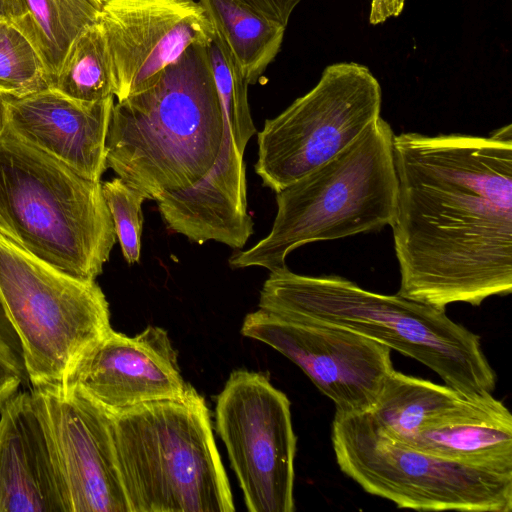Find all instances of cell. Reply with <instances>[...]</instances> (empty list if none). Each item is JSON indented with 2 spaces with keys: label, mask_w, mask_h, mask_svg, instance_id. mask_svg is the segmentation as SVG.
I'll use <instances>...</instances> for the list:
<instances>
[{
  "label": "cell",
  "mask_w": 512,
  "mask_h": 512,
  "mask_svg": "<svg viewBox=\"0 0 512 512\" xmlns=\"http://www.w3.org/2000/svg\"><path fill=\"white\" fill-rule=\"evenodd\" d=\"M331 442L346 476L399 508L512 511V474L446 460L398 442L368 412H335Z\"/></svg>",
  "instance_id": "cell-7"
},
{
  "label": "cell",
  "mask_w": 512,
  "mask_h": 512,
  "mask_svg": "<svg viewBox=\"0 0 512 512\" xmlns=\"http://www.w3.org/2000/svg\"><path fill=\"white\" fill-rule=\"evenodd\" d=\"M0 234L81 281H95L116 242L102 182L87 179L4 130Z\"/></svg>",
  "instance_id": "cell-4"
},
{
  "label": "cell",
  "mask_w": 512,
  "mask_h": 512,
  "mask_svg": "<svg viewBox=\"0 0 512 512\" xmlns=\"http://www.w3.org/2000/svg\"><path fill=\"white\" fill-rule=\"evenodd\" d=\"M406 0H371L369 22L377 25L403 11Z\"/></svg>",
  "instance_id": "cell-27"
},
{
  "label": "cell",
  "mask_w": 512,
  "mask_h": 512,
  "mask_svg": "<svg viewBox=\"0 0 512 512\" xmlns=\"http://www.w3.org/2000/svg\"><path fill=\"white\" fill-rule=\"evenodd\" d=\"M98 23L117 101L153 85L190 47L210 44L215 34L195 0H105Z\"/></svg>",
  "instance_id": "cell-13"
},
{
  "label": "cell",
  "mask_w": 512,
  "mask_h": 512,
  "mask_svg": "<svg viewBox=\"0 0 512 512\" xmlns=\"http://www.w3.org/2000/svg\"><path fill=\"white\" fill-rule=\"evenodd\" d=\"M0 512H65L30 392H17L0 410Z\"/></svg>",
  "instance_id": "cell-17"
},
{
  "label": "cell",
  "mask_w": 512,
  "mask_h": 512,
  "mask_svg": "<svg viewBox=\"0 0 512 512\" xmlns=\"http://www.w3.org/2000/svg\"><path fill=\"white\" fill-rule=\"evenodd\" d=\"M114 97L85 103L52 89L25 96L2 95L3 130L79 173L101 181Z\"/></svg>",
  "instance_id": "cell-15"
},
{
  "label": "cell",
  "mask_w": 512,
  "mask_h": 512,
  "mask_svg": "<svg viewBox=\"0 0 512 512\" xmlns=\"http://www.w3.org/2000/svg\"><path fill=\"white\" fill-rule=\"evenodd\" d=\"M0 304L21 343L34 386H59L77 359L111 330L96 281L70 277L0 234Z\"/></svg>",
  "instance_id": "cell-8"
},
{
  "label": "cell",
  "mask_w": 512,
  "mask_h": 512,
  "mask_svg": "<svg viewBox=\"0 0 512 512\" xmlns=\"http://www.w3.org/2000/svg\"><path fill=\"white\" fill-rule=\"evenodd\" d=\"M290 401L261 373L233 371L217 397L216 430L250 512H293L297 437Z\"/></svg>",
  "instance_id": "cell-10"
},
{
  "label": "cell",
  "mask_w": 512,
  "mask_h": 512,
  "mask_svg": "<svg viewBox=\"0 0 512 512\" xmlns=\"http://www.w3.org/2000/svg\"><path fill=\"white\" fill-rule=\"evenodd\" d=\"M1 20H7L8 21L7 0H0V21Z\"/></svg>",
  "instance_id": "cell-29"
},
{
  "label": "cell",
  "mask_w": 512,
  "mask_h": 512,
  "mask_svg": "<svg viewBox=\"0 0 512 512\" xmlns=\"http://www.w3.org/2000/svg\"><path fill=\"white\" fill-rule=\"evenodd\" d=\"M65 512H130L111 434V413L78 390L34 386Z\"/></svg>",
  "instance_id": "cell-11"
},
{
  "label": "cell",
  "mask_w": 512,
  "mask_h": 512,
  "mask_svg": "<svg viewBox=\"0 0 512 512\" xmlns=\"http://www.w3.org/2000/svg\"><path fill=\"white\" fill-rule=\"evenodd\" d=\"M378 80L361 64L327 66L318 83L258 133L255 171L279 192L328 162L380 117Z\"/></svg>",
  "instance_id": "cell-9"
},
{
  "label": "cell",
  "mask_w": 512,
  "mask_h": 512,
  "mask_svg": "<svg viewBox=\"0 0 512 512\" xmlns=\"http://www.w3.org/2000/svg\"><path fill=\"white\" fill-rule=\"evenodd\" d=\"M464 397L447 385L394 369L384 381L376 403L368 413L387 436L409 444L430 421Z\"/></svg>",
  "instance_id": "cell-20"
},
{
  "label": "cell",
  "mask_w": 512,
  "mask_h": 512,
  "mask_svg": "<svg viewBox=\"0 0 512 512\" xmlns=\"http://www.w3.org/2000/svg\"><path fill=\"white\" fill-rule=\"evenodd\" d=\"M3 130V121H2V94L0 93V133Z\"/></svg>",
  "instance_id": "cell-30"
},
{
  "label": "cell",
  "mask_w": 512,
  "mask_h": 512,
  "mask_svg": "<svg viewBox=\"0 0 512 512\" xmlns=\"http://www.w3.org/2000/svg\"><path fill=\"white\" fill-rule=\"evenodd\" d=\"M59 386L78 390L117 414L181 397L191 385L182 377L167 331L149 325L133 337L112 329L77 359Z\"/></svg>",
  "instance_id": "cell-14"
},
{
  "label": "cell",
  "mask_w": 512,
  "mask_h": 512,
  "mask_svg": "<svg viewBox=\"0 0 512 512\" xmlns=\"http://www.w3.org/2000/svg\"><path fill=\"white\" fill-rule=\"evenodd\" d=\"M243 157L231 131L225 129L221 152L210 172L193 187L157 201L168 228L197 244L213 240L242 249L253 234Z\"/></svg>",
  "instance_id": "cell-16"
},
{
  "label": "cell",
  "mask_w": 512,
  "mask_h": 512,
  "mask_svg": "<svg viewBox=\"0 0 512 512\" xmlns=\"http://www.w3.org/2000/svg\"><path fill=\"white\" fill-rule=\"evenodd\" d=\"M234 53L248 85L279 53L286 27L239 0H198Z\"/></svg>",
  "instance_id": "cell-21"
},
{
  "label": "cell",
  "mask_w": 512,
  "mask_h": 512,
  "mask_svg": "<svg viewBox=\"0 0 512 512\" xmlns=\"http://www.w3.org/2000/svg\"><path fill=\"white\" fill-rule=\"evenodd\" d=\"M259 309L358 333L409 356L466 397L493 393L497 376L480 336L445 309L361 288L340 276H307L287 266L270 271Z\"/></svg>",
  "instance_id": "cell-3"
},
{
  "label": "cell",
  "mask_w": 512,
  "mask_h": 512,
  "mask_svg": "<svg viewBox=\"0 0 512 512\" xmlns=\"http://www.w3.org/2000/svg\"><path fill=\"white\" fill-rule=\"evenodd\" d=\"M398 295L445 309L512 292V125L394 135Z\"/></svg>",
  "instance_id": "cell-1"
},
{
  "label": "cell",
  "mask_w": 512,
  "mask_h": 512,
  "mask_svg": "<svg viewBox=\"0 0 512 512\" xmlns=\"http://www.w3.org/2000/svg\"><path fill=\"white\" fill-rule=\"evenodd\" d=\"M50 89L85 103L115 97L110 55L98 21L73 41Z\"/></svg>",
  "instance_id": "cell-22"
},
{
  "label": "cell",
  "mask_w": 512,
  "mask_h": 512,
  "mask_svg": "<svg viewBox=\"0 0 512 512\" xmlns=\"http://www.w3.org/2000/svg\"><path fill=\"white\" fill-rule=\"evenodd\" d=\"M406 445L446 460L512 474V415L493 393L464 397Z\"/></svg>",
  "instance_id": "cell-18"
},
{
  "label": "cell",
  "mask_w": 512,
  "mask_h": 512,
  "mask_svg": "<svg viewBox=\"0 0 512 512\" xmlns=\"http://www.w3.org/2000/svg\"><path fill=\"white\" fill-rule=\"evenodd\" d=\"M102 192L126 262H139L143 228L142 204L145 200H150L149 196L120 177L103 182Z\"/></svg>",
  "instance_id": "cell-25"
},
{
  "label": "cell",
  "mask_w": 512,
  "mask_h": 512,
  "mask_svg": "<svg viewBox=\"0 0 512 512\" xmlns=\"http://www.w3.org/2000/svg\"><path fill=\"white\" fill-rule=\"evenodd\" d=\"M241 333L296 364L333 403L336 413L369 412L394 370L391 349L337 326L286 319L258 309Z\"/></svg>",
  "instance_id": "cell-12"
},
{
  "label": "cell",
  "mask_w": 512,
  "mask_h": 512,
  "mask_svg": "<svg viewBox=\"0 0 512 512\" xmlns=\"http://www.w3.org/2000/svg\"><path fill=\"white\" fill-rule=\"evenodd\" d=\"M394 135L379 117L334 158L277 192L270 233L235 252L229 265L273 271L302 245L391 226L397 206Z\"/></svg>",
  "instance_id": "cell-6"
},
{
  "label": "cell",
  "mask_w": 512,
  "mask_h": 512,
  "mask_svg": "<svg viewBox=\"0 0 512 512\" xmlns=\"http://www.w3.org/2000/svg\"><path fill=\"white\" fill-rule=\"evenodd\" d=\"M111 434L130 512L235 511L209 409L192 386L111 414Z\"/></svg>",
  "instance_id": "cell-5"
},
{
  "label": "cell",
  "mask_w": 512,
  "mask_h": 512,
  "mask_svg": "<svg viewBox=\"0 0 512 512\" xmlns=\"http://www.w3.org/2000/svg\"><path fill=\"white\" fill-rule=\"evenodd\" d=\"M208 45L190 47L153 85L112 108L107 167L150 200L193 187L221 152L225 122Z\"/></svg>",
  "instance_id": "cell-2"
},
{
  "label": "cell",
  "mask_w": 512,
  "mask_h": 512,
  "mask_svg": "<svg viewBox=\"0 0 512 512\" xmlns=\"http://www.w3.org/2000/svg\"><path fill=\"white\" fill-rule=\"evenodd\" d=\"M253 9L287 26L290 16L301 0H239Z\"/></svg>",
  "instance_id": "cell-26"
},
{
  "label": "cell",
  "mask_w": 512,
  "mask_h": 512,
  "mask_svg": "<svg viewBox=\"0 0 512 512\" xmlns=\"http://www.w3.org/2000/svg\"><path fill=\"white\" fill-rule=\"evenodd\" d=\"M207 51L225 126L230 129L238 151L244 155L248 141L256 132L248 104L249 85L234 53L216 29Z\"/></svg>",
  "instance_id": "cell-23"
},
{
  "label": "cell",
  "mask_w": 512,
  "mask_h": 512,
  "mask_svg": "<svg viewBox=\"0 0 512 512\" xmlns=\"http://www.w3.org/2000/svg\"><path fill=\"white\" fill-rule=\"evenodd\" d=\"M23 380L15 371L0 362V410L18 392Z\"/></svg>",
  "instance_id": "cell-28"
},
{
  "label": "cell",
  "mask_w": 512,
  "mask_h": 512,
  "mask_svg": "<svg viewBox=\"0 0 512 512\" xmlns=\"http://www.w3.org/2000/svg\"><path fill=\"white\" fill-rule=\"evenodd\" d=\"M50 89L43 62L30 41L7 20L0 21V93L15 97Z\"/></svg>",
  "instance_id": "cell-24"
},
{
  "label": "cell",
  "mask_w": 512,
  "mask_h": 512,
  "mask_svg": "<svg viewBox=\"0 0 512 512\" xmlns=\"http://www.w3.org/2000/svg\"><path fill=\"white\" fill-rule=\"evenodd\" d=\"M105 0H7L8 21L30 41L50 87L77 36L98 21Z\"/></svg>",
  "instance_id": "cell-19"
}]
</instances>
